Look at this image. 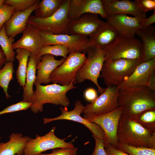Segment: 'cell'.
Segmentation results:
<instances>
[{
  "label": "cell",
  "instance_id": "1",
  "mask_svg": "<svg viewBox=\"0 0 155 155\" xmlns=\"http://www.w3.org/2000/svg\"><path fill=\"white\" fill-rule=\"evenodd\" d=\"M118 102L122 115L133 119L141 112L155 108V91L146 86L120 90Z\"/></svg>",
  "mask_w": 155,
  "mask_h": 155
},
{
  "label": "cell",
  "instance_id": "2",
  "mask_svg": "<svg viewBox=\"0 0 155 155\" xmlns=\"http://www.w3.org/2000/svg\"><path fill=\"white\" fill-rule=\"evenodd\" d=\"M34 84L36 89L30 107L34 113L42 112L44 105L46 103L67 107L70 104V101L67 96V93L76 87L73 83L68 85H61L56 83L45 86L37 83Z\"/></svg>",
  "mask_w": 155,
  "mask_h": 155
},
{
  "label": "cell",
  "instance_id": "3",
  "mask_svg": "<svg viewBox=\"0 0 155 155\" xmlns=\"http://www.w3.org/2000/svg\"><path fill=\"white\" fill-rule=\"evenodd\" d=\"M119 142L135 147L155 149V133L149 132L133 119L121 115L117 131Z\"/></svg>",
  "mask_w": 155,
  "mask_h": 155
},
{
  "label": "cell",
  "instance_id": "4",
  "mask_svg": "<svg viewBox=\"0 0 155 155\" xmlns=\"http://www.w3.org/2000/svg\"><path fill=\"white\" fill-rule=\"evenodd\" d=\"M70 0H64L58 10L50 17L40 18L30 15L27 22L40 32L53 34H68V26L70 20L68 16Z\"/></svg>",
  "mask_w": 155,
  "mask_h": 155
},
{
  "label": "cell",
  "instance_id": "5",
  "mask_svg": "<svg viewBox=\"0 0 155 155\" xmlns=\"http://www.w3.org/2000/svg\"><path fill=\"white\" fill-rule=\"evenodd\" d=\"M105 61L125 59L142 62L143 47L139 39L119 35L116 40L103 50Z\"/></svg>",
  "mask_w": 155,
  "mask_h": 155
},
{
  "label": "cell",
  "instance_id": "6",
  "mask_svg": "<svg viewBox=\"0 0 155 155\" xmlns=\"http://www.w3.org/2000/svg\"><path fill=\"white\" fill-rule=\"evenodd\" d=\"M86 53L87 55L86 59L77 72L74 84L90 80L95 85L99 93L101 94L106 88H102L98 83V79L105 61L104 51L98 46L92 44Z\"/></svg>",
  "mask_w": 155,
  "mask_h": 155
},
{
  "label": "cell",
  "instance_id": "7",
  "mask_svg": "<svg viewBox=\"0 0 155 155\" xmlns=\"http://www.w3.org/2000/svg\"><path fill=\"white\" fill-rule=\"evenodd\" d=\"M140 62L125 59L105 61L100 77L103 79L107 87L117 86L132 73Z\"/></svg>",
  "mask_w": 155,
  "mask_h": 155
},
{
  "label": "cell",
  "instance_id": "8",
  "mask_svg": "<svg viewBox=\"0 0 155 155\" xmlns=\"http://www.w3.org/2000/svg\"><path fill=\"white\" fill-rule=\"evenodd\" d=\"M85 53H69L64 62L57 67L50 76L51 82L61 85L74 83L77 72L86 60Z\"/></svg>",
  "mask_w": 155,
  "mask_h": 155
},
{
  "label": "cell",
  "instance_id": "9",
  "mask_svg": "<svg viewBox=\"0 0 155 155\" xmlns=\"http://www.w3.org/2000/svg\"><path fill=\"white\" fill-rule=\"evenodd\" d=\"M120 89L117 86L107 87L94 102L84 106L83 118L94 117L113 111L119 106L118 98Z\"/></svg>",
  "mask_w": 155,
  "mask_h": 155
},
{
  "label": "cell",
  "instance_id": "10",
  "mask_svg": "<svg viewBox=\"0 0 155 155\" xmlns=\"http://www.w3.org/2000/svg\"><path fill=\"white\" fill-rule=\"evenodd\" d=\"M56 127L53 126L51 130L46 135L40 136L36 134L35 138H30L26 145L24 151V155H38L46 150L57 148L74 147L73 142H65L69 136L63 139L56 136L55 131Z\"/></svg>",
  "mask_w": 155,
  "mask_h": 155
},
{
  "label": "cell",
  "instance_id": "11",
  "mask_svg": "<svg viewBox=\"0 0 155 155\" xmlns=\"http://www.w3.org/2000/svg\"><path fill=\"white\" fill-rule=\"evenodd\" d=\"M44 46L56 44L66 46L69 54L72 53H86L88 49L92 45L88 37L78 35L53 34L40 32Z\"/></svg>",
  "mask_w": 155,
  "mask_h": 155
},
{
  "label": "cell",
  "instance_id": "12",
  "mask_svg": "<svg viewBox=\"0 0 155 155\" xmlns=\"http://www.w3.org/2000/svg\"><path fill=\"white\" fill-rule=\"evenodd\" d=\"M120 106L111 112L98 116L90 117L85 119L98 124L105 134L104 145L105 148L110 144L116 148L119 142L117 133L119 122L122 115Z\"/></svg>",
  "mask_w": 155,
  "mask_h": 155
},
{
  "label": "cell",
  "instance_id": "13",
  "mask_svg": "<svg viewBox=\"0 0 155 155\" xmlns=\"http://www.w3.org/2000/svg\"><path fill=\"white\" fill-rule=\"evenodd\" d=\"M84 106L79 100L77 101L74 108L68 111L67 107H60L61 114L59 116L53 118H43V124L61 120L72 121L82 124L87 127L95 135L104 140L105 138L104 132L101 127L97 124L90 122L83 118L81 114L83 113Z\"/></svg>",
  "mask_w": 155,
  "mask_h": 155
},
{
  "label": "cell",
  "instance_id": "14",
  "mask_svg": "<svg viewBox=\"0 0 155 155\" xmlns=\"http://www.w3.org/2000/svg\"><path fill=\"white\" fill-rule=\"evenodd\" d=\"M106 19V22L116 30L119 35L134 37L137 32L141 29L145 18L119 14L108 16Z\"/></svg>",
  "mask_w": 155,
  "mask_h": 155
},
{
  "label": "cell",
  "instance_id": "15",
  "mask_svg": "<svg viewBox=\"0 0 155 155\" xmlns=\"http://www.w3.org/2000/svg\"><path fill=\"white\" fill-rule=\"evenodd\" d=\"M105 22L101 20L97 14L86 13L70 21L68 26V34L89 37Z\"/></svg>",
  "mask_w": 155,
  "mask_h": 155
},
{
  "label": "cell",
  "instance_id": "16",
  "mask_svg": "<svg viewBox=\"0 0 155 155\" xmlns=\"http://www.w3.org/2000/svg\"><path fill=\"white\" fill-rule=\"evenodd\" d=\"M155 70V58L140 62L132 73L117 87L120 90L146 86L152 72Z\"/></svg>",
  "mask_w": 155,
  "mask_h": 155
},
{
  "label": "cell",
  "instance_id": "17",
  "mask_svg": "<svg viewBox=\"0 0 155 155\" xmlns=\"http://www.w3.org/2000/svg\"><path fill=\"white\" fill-rule=\"evenodd\" d=\"M88 13L99 15L106 19L101 0H70L68 16L70 20L76 19Z\"/></svg>",
  "mask_w": 155,
  "mask_h": 155
},
{
  "label": "cell",
  "instance_id": "18",
  "mask_svg": "<svg viewBox=\"0 0 155 155\" xmlns=\"http://www.w3.org/2000/svg\"><path fill=\"white\" fill-rule=\"evenodd\" d=\"M104 10L108 16L130 14L135 17L146 18V13L142 11L135 1L101 0Z\"/></svg>",
  "mask_w": 155,
  "mask_h": 155
},
{
  "label": "cell",
  "instance_id": "19",
  "mask_svg": "<svg viewBox=\"0 0 155 155\" xmlns=\"http://www.w3.org/2000/svg\"><path fill=\"white\" fill-rule=\"evenodd\" d=\"M22 33L21 38L13 44V49H24L37 55L39 50L44 46L39 31L27 25Z\"/></svg>",
  "mask_w": 155,
  "mask_h": 155
},
{
  "label": "cell",
  "instance_id": "20",
  "mask_svg": "<svg viewBox=\"0 0 155 155\" xmlns=\"http://www.w3.org/2000/svg\"><path fill=\"white\" fill-rule=\"evenodd\" d=\"M40 1L28 9L23 11L15 12L4 24L7 36L14 38L22 33L27 26V22L31 13L34 11Z\"/></svg>",
  "mask_w": 155,
  "mask_h": 155
},
{
  "label": "cell",
  "instance_id": "21",
  "mask_svg": "<svg viewBox=\"0 0 155 155\" xmlns=\"http://www.w3.org/2000/svg\"><path fill=\"white\" fill-rule=\"evenodd\" d=\"M66 59L63 58L57 60L55 56L50 54L45 55L41 57V60L36 67V80L34 84H47L50 82V76L53 71L62 64Z\"/></svg>",
  "mask_w": 155,
  "mask_h": 155
},
{
  "label": "cell",
  "instance_id": "22",
  "mask_svg": "<svg viewBox=\"0 0 155 155\" xmlns=\"http://www.w3.org/2000/svg\"><path fill=\"white\" fill-rule=\"evenodd\" d=\"M119 35L116 30L106 22L89 38L93 44L104 50L112 44Z\"/></svg>",
  "mask_w": 155,
  "mask_h": 155
},
{
  "label": "cell",
  "instance_id": "23",
  "mask_svg": "<svg viewBox=\"0 0 155 155\" xmlns=\"http://www.w3.org/2000/svg\"><path fill=\"white\" fill-rule=\"evenodd\" d=\"M41 57L31 53L28 63L26 83L23 88L22 101L24 102L31 103L34 92L33 85L36 77V67Z\"/></svg>",
  "mask_w": 155,
  "mask_h": 155
},
{
  "label": "cell",
  "instance_id": "24",
  "mask_svg": "<svg viewBox=\"0 0 155 155\" xmlns=\"http://www.w3.org/2000/svg\"><path fill=\"white\" fill-rule=\"evenodd\" d=\"M8 141L0 143V155H22L26 144L30 138L21 133H12Z\"/></svg>",
  "mask_w": 155,
  "mask_h": 155
},
{
  "label": "cell",
  "instance_id": "25",
  "mask_svg": "<svg viewBox=\"0 0 155 155\" xmlns=\"http://www.w3.org/2000/svg\"><path fill=\"white\" fill-rule=\"evenodd\" d=\"M136 34L142 40L143 47L142 62L155 58V27L152 25L141 29Z\"/></svg>",
  "mask_w": 155,
  "mask_h": 155
},
{
  "label": "cell",
  "instance_id": "26",
  "mask_svg": "<svg viewBox=\"0 0 155 155\" xmlns=\"http://www.w3.org/2000/svg\"><path fill=\"white\" fill-rule=\"evenodd\" d=\"M16 55L15 58L18 60L19 65L16 71L18 83L23 88L25 84L26 75L28 63L31 52L22 49H16Z\"/></svg>",
  "mask_w": 155,
  "mask_h": 155
},
{
  "label": "cell",
  "instance_id": "27",
  "mask_svg": "<svg viewBox=\"0 0 155 155\" xmlns=\"http://www.w3.org/2000/svg\"><path fill=\"white\" fill-rule=\"evenodd\" d=\"M64 0H42L40 1L34 10V16L45 18L55 13L61 6Z\"/></svg>",
  "mask_w": 155,
  "mask_h": 155
},
{
  "label": "cell",
  "instance_id": "28",
  "mask_svg": "<svg viewBox=\"0 0 155 155\" xmlns=\"http://www.w3.org/2000/svg\"><path fill=\"white\" fill-rule=\"evenodd\" d=\"M133 119L150 133H155V108L144 111Z\"/></svg>",
  "mask_w": 155,
  "mask_h": 155
},
{
  "label": "cell",
  "instance_id": "29",
  "mask_svg": "<svg viewBox=\"0 0 155 155\" xmlns=\"http://www.w3.org/2000/svg\"><path fill=\"white\" fill-rule=\"evenodd\" d=\"M14 40V38L7 35L3 25L0 31V46L7 62H13L15 58L16 53L12 47Z\"/></svg>",
  "mask_w": 155,
  "mask_h": 155
},
{
  "label": "cell",
  "instance_id": "30",
  "mask_svg": "<svg viewBox=\"0 0 155 155\" xmlns=\"http://www.w3.org/2000/svg\"><path fill=\"white\" fill-rule=\"evenodd\" d=\"M14 71L12 61L7 62L0 69V87L3 89L7 99L11 97L8 93V88L10 82L13 79Z\"/></svg>",
  "mask_w": 155,
  "mask_h": 155
},
{
  "label": "cell",
  "instance_id": "31",
  "mask_svg": "<svg viewBox=\"0 0 155 155\" xmlns=\"http://www.w3.org/2000/svg\"><path fill=\"white\" fill-rule=\"evenodd\" d=\"M69 54L68 48L66 46L59 44L44 46L39 50L37 56L39 57L46 54H50L56 57L60 56L66 59Z\"/></svg>",
  "mask_w": 155,
  "mask_h": 155
},
{
  "label": "cell",
  "instance_id": "32",
  "mask_svg": "<svg viewBox=\"0 0 155 155\" xmlns=\"http://www.w3.org/2000/svg\"><path fill=\"white\" fill-rule=\"evenodd\" d=\"M117 148L129 155H155V149L144 147H135L119 142Z\"/></svg>",
  "mask_w": 155,
  "mask_h": 155
},
{
  "label": "cell",
  "instance_id": "33",
  "mask_svg": "<svg viewBox=\"0 0 155 155\" xmlns=\"http://www.w3.org/2000/svg\"><path fill=\"white\" fill-rule=\"evenodd\" d=\"M38 0H4L3 3L14 7L15 12L24 11L34 5Z\"/></svg>",
  "mask_w": 155,
  "mask_h": 155
},
{
  "label": "cell",
  "instance_id": "34",
  "mask_svg": "<svg viewBox=\"0 0 155 155\" xmlns=\"http://www.w3.org/2000/svg\"><path fill=\"white\" fill-rule=\"evenodd\" d=\"M15 12L14 7L3 3L0 6V31L4 24Z\"/></svg>",
  "mask_w": 155,
  "mask_h": 155
},
{
  "label": "cell",
  "instance_id": "35",
  "mask_svg": "<svg viewBox=\"0 0 155 155\" xmlns=\"http://www.w3.org/2000/svg\"><path fill=\"white\" fill-rule=\"evenodd\" d=\"M32 103L22 101L8 106L0 111V115L4 114L26 110L30 108Z\"/></svg>",
  "mask_w": 155,
  "mask_h": 155
},
{
  "label": "cell",
  "instance_id": "36",
  "mask_svg": "<svg viewBox=\"0 0 155 155\" xmlns=\"http://www.w3.org/2000/svg\"><path fill=\"white\" fill-rule=\"evenodd\" d=\"M78 148L76 147L57 148L50 153H41L38 155H76Z\"/></svg>",
  "mask_w": 155,
  "mask_h": 155
},
{
  "label": "cell",
  "instance_id": "37",
  "mask_svg": "<svg viewBox=\"0 0 155 155\" xmlns=\"http://www.w3.org/2000/svg\"><path fill=\"white\" fill-rule=\"evenodd\" d=\"M135 1L141 10L144 13L150 10H155V0H135Z\"/></svg>",
  "mask_w": 155,
  "mask_h": 155
},
{
  "label": "cell",
  "instance_id": "38",
  "mask_svg": "<svg viewBox=\"0 0 155 155\" xmlns=\"http://www.w3.org/2000/svg\"><path fill=\"white\" fill-rule=\"evenodd\" d=\"M92 136L95 142L94 150L92 155H107L104 145V140L95 135Z\"/></svg>",
  "mask_w": 155,
  "mask_h": 155
},
{
  "label": "cell",
  "instance_id": "39",
  "mask_svg": "<svg viewBox=\"0 0 155 155\" xmlns=\"http://www.w3.org/2000/svg\"><path fill=\"white\" fill-rule=\"evenodd\" d=\"M85 99L90 103L94 101L98 97L96 90L94 88H89L85 90L84 93Z\"/></svg>",
  "mask_w": 155,
  "mask_h": 155
},
{
  "label": "cell",
  "instance_id": "40",
  "mask_svg": "<svg viewBox=\"0 0 155 155\" xmlns=\"http://www.w3.org/2000/svg\"><path fill=\"white\" fill-rule=\"evenodd\" d=\"M105 148L107 155H129L124 151L118 149L110 144L108 145Z\"/></svg>",
  "mask_w": 155,
  "mask_h": 155
},
{
  "label": "cell",
  "instance_id": "41",
  "mask_svg": "<svg viewBox=\"0 0 155 155\" xmlns=\"http://www.w3.org/2000/svg\"><path fill=\"white\" fill-rule=\"evenodd\" d=\"M155 22V10L153 14L147 18L144 19L141 29L146 28Z\"/></svg>",
  "mask_w": 155,
  "mask_h": 155
},
{
  "label": "cell",
  "instance_id": "42",
  "mask_svg": "<svg viewBox=\"0 0 155 155\" xmlns=\"http://www.w3.org/2000/svg\"><path fill=\"white\" fill-rule=\"evenodd\" d=\"M146 86L150 90L155 91V70L151 74Z\"/></svg>",
  "mask_w": 155,
  "mask_h": 155
},
{
  "label": "cell",
  "instance_id": "43",
  "mask_svg": "<svg viewBox=\"0 0 155 155\" xmlns=\"http://www.w3.org/2000/svg\"><path fill=\"white\" fill-rule=\"evenodd\" d=\"M7 62L2 49L0 48V69H1Z\"/></svg>",
  "mask_w": 155,
  "mask_h": 155
},
{
  "label": "cell",
  "instance_id": "44",
  "mask_svg": "<svg viewBox=\"0 0 155 155\" xmlns=\"http://www.w3.org/2000/svg\"><path fill=\"white\" fill-rule=\"evenodd\" d=\"M4 0H0V6L3 3Z\"/></svg>",
  "mask_w": 155,
  "mask_h": 155
}]
</instances>
